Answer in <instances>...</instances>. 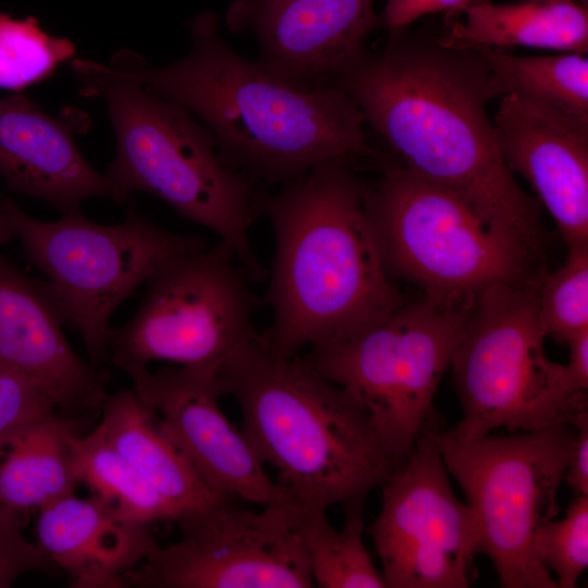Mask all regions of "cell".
I'll return each instance as SVG.
<instances>
[{
	"mask_svg": "<svg viewBox=\"0 0 588 588\" xmlns=\"http://www.w3.org/2000/svg\"><path fill=\"white\" fill-rule=\"evenodd\" d=\"M75 117H53L20 93L0 99V174L8 188L62 213L97 196L125 204L128 198L78 149L83 124Z\"/></svg>",
	"mask_w": 588,
	"mask_h": 588,
	"instance_id": "ac0fdd59",
	"label": "cell"
},
{
	"mask_svg": "<svg viewBox=\"0 0 588 588\" xmlns=\"http://www.w3.org/2000/svg\"><path fill=\"white\" fill-rule=\"evenodd\" d=\"M27 513L0 504V588H8L27 572L49 573L57 567L22 528Z\"/></svg>",
	"mask_w": 588,
	"mask_h": 588,
	"instance_id": "f1b7e54d",
	"label": "cell"
},
{
	"mask_svg": "<svg viewBox=\"0 0 588 588\" xmlns=\"http://www.w3.org/2000/svg\"><path fill=\"white\" fill-rule=\"evenodd\" d=\"M436 425L433 415L408 461L382 486L369 527L389 588H465L473 580L478 523L452 489Z\"/></svg>",
	"mask_w": 588,
	"mask_h": 588,
	"instance_id": "4fadbf2b",
	"label": "cell"
},
{
	"mask_svg": "<svg viewBox=\"0 0 588 588\" xmlns=\"http://www.w3.org/2000/svg\"><path fill=\"white\" fill-rule=\"evenodd\" d=\"M60 412L51 397L32 381L0 371V437L40 416Z\"/></svg>",
	"mask_w": 588,
	"mask_h": 588,
	"instance_id": "f546056e",
	"label": "cell"
},
{
	"mask_svg": "<svg viewBox=\"0 0 588 588\" xmlns=\"http://www.w3.org/2000/svg\"><path fill=\"white\" fill-rule=\"evenodd\" d=\"M369 209L377 243L393 279L438 303L470 306L488 289L542 277L546 258L491 224L456 194L378 159Z\"/></svg>",
	"mask_w": 588,
	"mask_h": 588,
	"instance_id": "8992f818",
	"label": "cell"
},
{
	"mask_svg": "<svg viewBox=\"0 0 588 588\" xmlns=\"http://www.w3.org/2000/svg\"><path fill=\"white\" fill-rule=\"evenodd\" d=\"M79 93L103 99L117 151L106 172L127 198L154 195L182 217L219 236L250 279L265 270L249 238L261 215L258 184L220 157L210 130L180 103L161 97L109 65L75 59Z\"/></svg>",
	"mask_w": 588,
	"mask_h": 588,
	"instance_id": "5b68a950",
	"label": "cell"
},
{
	"mask_svg": "<svg viewBox=\"0 0 588 588\" xmlns=\"http://www.w3.org/2000/svg\"><path fill=\"white\" fill-rule=\"evenodd\" d=\"M248 279L221 241L173 258L145 283L134 316L111 328L109 362L130 377L156 360L218 373L259 335Z\"/></svg>",
	"mask_w": 588,
	"mask_h": 588,
	"instance_id": "8fae6325",
	"label": "cell"
},
{
	"mask_svg": "<svg viewBox=\"0 0 588 588\" xmlns=\"http://www.w3.org/2000/svg\"><path fill=\"white\" fill-rule=\"evenodd\" d=\"M225 23L255 36L265 71L308 89L331 85L382 28L375 0H234Z\"/></svg>",
	"mask_w": 588,
	"mask_h": 588,
	"instance_id": "9a60e30c",
	"label": "cell"
},
{
	"mask_svg": "<svg viewBox=\"0 0 588 588\" xmlns=\"http://www.w3.org/2000/svg\"><path fill=\"white\" fill-rule=\"evenodd\" d=\"M575 1L583 5H588V0H575Z\"/></svg>",
	"mask_w": 588,
	"mask_h": 588,
	"instance_id": "836d02e7",
	"label": "cell"
},
{
	"mask_svg": "<svg viewBox=\"0 0 588 588\" xmlns=\"http://www.w3.org/2000/svg\"><path fill=\"white\" fill-rule=\"evenodd\" d=\"M63 315L45 281L29 278L0 253V371L42 389L61 414L99 412L109 373L70 345Z\"/></svg>",
	"mask_w": 588,
	"mask_h": 588,
	"instance_id": "2e32d148",
	"label": "cell"
},
{
	"mask_svg": "<svg viewBox=\"0 0 588 588\" xmlns=\"http://www.w3.org/2000/svg\"><path fill=\"white\" fill-rule=\"evenodd\" d=\"M331 85L356 103L394 160L544 256L540 205L514 180L487 113L494 97L478 48L389 33L383 48H366Z\"/></svg>",
	"mask_w": 588,
	"mask_h": 588,
	"instance_id": "6da1fadb",
	"label": "cell"
},
{
	"mask_svg": "<svg viewBox=\"0 0 588 588\" xmlns=\"http://www.w3.org/2000/svg\"><path fill=\"white\" fill-rule=\"evenodd\" d=\"M538 317L544 335L564 343L588 329V245L568 248L564 264L546 272L539 285Z\"/></svg>",
	"mask_w": 588,
	"mask_h": 588,
	"instance_id": "4316f807",
	"label": "cell"
},
{
	"mask_svg": "<svg viewBox=\"0 0 588 588\" xmlns=\"http://www.w3.org/2000/svg\"><path fill=\"white\" fill-rule=\"evenodd\" d=\"M79 427L78 418L57 412L1 436L0 504L28 513L74 493L71 442Z\"/></svg>",
	"mask_w": 588,
	"mask_h": 588,
	"instance_id": "7402d4cb",
	"label": "cell"
},
{
	"mask_svg": "<svg viewBox=\"0 0 588 588\" xmlns=\"http://www.w3.org/2000/svg\"><path fill=\"white\" fill-rule=\"evenodd\" d=\"M351 160H323L261 196L274 236L266 295L272 321L261 338L279 355L345 340L406 301L377 243L371 184Z\"/></svg>",
	"mask_w": 588,
	"mask_h": 588,
	"instance_id": "3957f363",
	"label": "cell"
},
{
	"mask_svg": "<svg viewBox=\"0 0 588 588\" xmlns=\"http://www.w3.org/2000/svg\"><path fill=\"white\" fill-rule=\"evenodd\" d=\"M494 98L514 95L564 119L588 125V59L586 53L513 56L480 48Z\"/></svg>",
	"mask_w": 588,
	"mask_h": 588,
	"instance_id": "603a6c76",
	"label": "cell"
},
{
	"mask_svg": "<svg viewBox=\"0 0 588 588\" xmlns=\"http://www.w3.org/2000/svg\"><path fill=\"white\" fill-rule=\"evenodd\" d=\"M492 124L501 156L553 218L566 248L588 245V125L501 97Z\"/></svg>",
	"mask_w": 588,
	"mask_h": 588,
	"instance_id": "e0dca14e",
	"label": "cell"
},
{
	"mask_svg": "<svg viewBox=\"0 0 588 588\" xmlns=\"http://www.w3.org/2000/svg\"><path fill=\"white\" fill-rule=\"evenodd\" d=\"M575 428L577 431L563 480L574 495H588V418Z\"/></svg>",
	"mask_w": 588,
	"mask_h": 588,
	"instance_id": "1f68e13d",
	"label": "cell"
},
{
	"mask_svg": "<svg viewBox=\"0 0 588 588\" xmlns=\"http://www.w3.org/2000/svg\"><path fill=\"white\" fill-rule=\"evenodd\" d=\"M218 377L238 404L244 437L302 512L364 513L369 493L402 467L350 392L302 355H279L261 333Z\"/></svg>",
	"mask_w": 588,
	"mask_h": 588,
	"instance_id": "277c9868",
	"label": "cell"
},
{
	"mask_svg": "<svg viewBox=\"0 0 588 588\" xmlns=\"http://www.w3.org/2000/svg\"><path fill=\"white\" fill-rule=\"evenodd\" d=\"M327 511H301L298 531L315 587L387 588L364 541L363 513H347L341 530L328 522Z\"/></svg>",
	"mask_w": 588,
	"mask_h": 588,
	"instance_id": "d4e9b609",
	"label": "cell"
},
{
	"mask_svg": "<svg viewBox=\"0 0 588 588\" xmlns=\"http://www.w3.org/2000/svg\"><path fill=\"white\" fill-rule=\"evenodd\" d=\"M576 431L561 424L467 439L434 427L448 473L476 515L478 553L491 560L503 588H559L532 538L539 525L559 515L556 495Z\"/></svg>",
	"mask_w": 588,
	"mask_h": 588,
	"instance_id": "9c48e42d",
	"label": "cell"
},
{
	"mask_svg": "<svg viewBox=\"0 0 588 588\" xmlns=\"http://www.w3.org/2000/svg\"><path fill=\"white\" fill-rule=\"evenodd\" d=\"M175 522L181 540L158 547L124 576L123 587H315L296 505L254 512L223 500Z\"/></svg>",
	"mask_w": 588,
	"mask_h": 588,
	"instance_id": "7c38bea8",
	"label": "cell"
},
{
	"mask_svg": "<svg viewBox=\"0 0 588 588\" xmlns=\"http://www.w3.org/2000/svg\"><path fill=\"white\" fill-rule=\"evenodd\" d=\"M76 48L45 32L34 16L15 19L0 13V88L20 93L53 75L72 60Z\"/></svg>",
	"mask_w": 588,
	"mask_h": 588,
	"instance_id": "484cf974",
	"label": "cell"
},
{
	"mask_svg": "<svg viewBox=\"0 0 588 588\" xmlns=\"http://www.w3.org/2000/svg\"><path fill=\"white\" fill-rule=\"evenodd\" d=\"M568 345L569 359L565 365L569 384L575 392L587 393L588 390V329L571 338Z\"/></svg>",
	"mask_w": 588,
	"mask_h": 588,
	"instance_id": "d6a6232c",
	"label": "cell"
},
{
	"mask_svg": "<svg viewBox=\"0 0 588 588\" xmlns=\"http://www.w3.org/2000/svg\"><path fill=\"white\" fill-rule=\"evenodd\" d=\"M448 19L445 38L464 46L588 51V5L575 0H480Z\"/></svg>",
	"mask_w": 588,
	"mask_h": 588,
	"instance_id": "44dd1931",
	"label": "cell"
},
{
	"mask_svg": "<svg viewBox=\"0 0 588 588\" xmlns=\"http://www.w3.org/2000/svg\"><path fill=\"white\" fill-rule=\"evenodd\" d=\"M187 26L192 47L179 61L151 69L123 51L109 66L186 108L230 168L283 185L330 158L384 156L368 145L362 111L339 87L301 88L268 73L222 39L216 13L200 12Z\"/></svg>",
	"mask_w": 588,
	"mask_h": 588,
	"instance_id": "7a4b0ae2",
	"label": "cell"
},
{
	"mask_svg": "<svg viewBox=\"0 0 588 588\" xmlns=\"http://www.w3.org/2000/svg\"><path fill=\"white\" fill-rule=\"evenodd\" d=\"M73 469L79 483L119 516L151 525L176 520L183 512L164 498L103 438L98 428L71 442Z\"/></svg>",
	"mask_w": 588,
	"mask_h": 588,
	"instance_id": "cb8c5ba5",
	"label": "cell"
},
{
	"mask_svg": "<svg viewBox=\"0 0 588 588\" xmlns=\"http://www.w3.org/2000/svg\"><path fill=\"white\" fill-rule=\"evenodd\" d=\"M35 543L74 588H120L159 546L149 525L125 519L100 500L70 493L37 510Z\"/></svg>",
	"mask_w": 588,
	"mask_h": 588,
	"instance_id": "d6986e66",
	"label": "cell"
},
{
	"mask_svg": "<svg viewBox=\"0 0 588 588\" xmlns=\"http://www.w3.org/2000/svg\"><path fill=\"white\" fill-rule=\"evenodd\" d=\"M11 237L45 274L65 323L78 331L98 367L109 362L115 308L167 262L208 246L204 238L170 232L135 209L119 224L96 223L79 209L47 222L0 193V242Z\"/></svg>",
	"mask_w": 588,
	"mask_h": 588,
	"instance_id": "ba28073f",
	"label": "cell"
},
{
	"mask_svg": "<svg viewBox=\"0 0 588 588\" xmlns=\"http://www.w3.org/2000/svg\"><path fill=\"white\" fill-rule=\"evenodd\" d=\"M543 275L494 285L476 299L450 366L463 412L451 428L457 436L575 427L588 417L587 393L575 392L565 365L544 353L538 317Z\"/></svg>",
	"mask_w": 588,
	"mask_h": 588,
	"instance_id": "52a82bcc",
	"label": "cell"
},
{
	"mask_svg": "<svg viewBox=\"0 0 588 588\" xmlns=\"http://www.w3.org/2000/svg\"><path fill=\"white\" fill-rule=\"evenodd\" d=\"M131 378L164 432L216 494L262 507L295 505L222 412L218 373L170 366L156 372L145 368Z\"/></svg>",
	"mask_w": 588,
	"mask_h": 588,
	"instance_id": "5bb4252c",
	"label": "cell"
},
{
	"mask_svg": "<svg viewBox=\"0 0 588 588\" xmlns=\"http://www.w3.org/2000/svg\"><path fill=\"white\" fill-rule=\"evenodd\" d=\"M480 0H385L381 26L389 33L404 30L416 20L440 12L454 14Z\"/></svg>",
	"mask_w": 588,
	"mask_h": 588,
	"instance_id": "4dcf8cb0",
	"label": "cell"
},
{
	"mask_svg": "<svg viewBox=\"0 0 588 588\" xmlns=\"http://www.w3.org/2000/svg\"><path fill=\"white\" fill-rule=\"evenodd\" d=\"M99 413L106 441L183 514L228 500L204 482L134 389L108 393Z\"/></svg>",
	"mask_w": 588,
	"mask_h": 588,
	"instance_id": "ffe728a7",
	"label": "cell"
},
{
	"mask_svg": "<svg viewBox=\"0 0 588 588\" xmlns=\"http://www.w3.org/2000/svg\"><path fill=\"white\" fill-rule=\"evenodd\" d=\"M534 550L559 588H574L588 566V495H575L562 519L537 527Z\"/></svg>",
	"mask_w": 588,
	"mask_h": 588,
	"instance_id": "83f0119b",
	"label": "cell"
},
{
	"mask_svg": "<svg viewBox=\"0 0 588 588\" xmlns=\"http://www.w3.org/2000/svg\"><path fill=\"white\" fill-rule=\"evenodd\" d=\"M473 306L445 305L421 295L345 340L301 355L362 404L403 466L434 415L433 399Z\"/></svg>",
	"mask_w": 588,
	"mask_h": 588,
	"instance_id": "30bf717a",
	"label": "cell"
}]
</instances>
